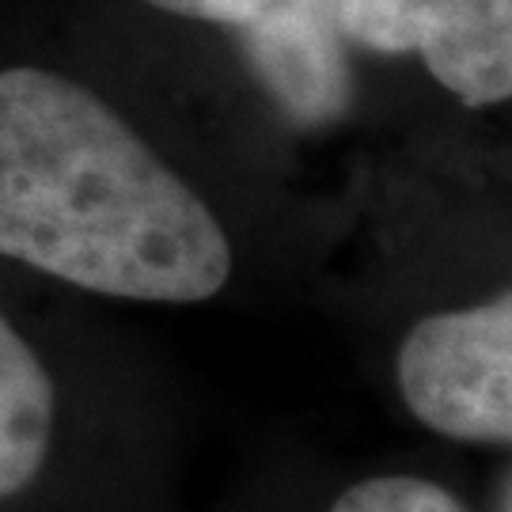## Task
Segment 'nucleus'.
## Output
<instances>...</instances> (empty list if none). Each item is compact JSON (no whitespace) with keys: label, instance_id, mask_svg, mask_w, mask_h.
Listing matches in <instances>:
<instances>
[{"label":"nucleus","instance_id":"nucleus-4","mask_svg":"<svg viewBox=\"0 0 512 512\" xmlns=\"http://www.w3.org/2000/svg\"><path fill=\"white\" fill-rule=\"evenodd\" d=\"M346 46L418 57L463 107L512 95V0H334Z\"/></svg>","mask_w":512,"mask_h":512},{"label":"nucleus","instance_id":"nucleus-5","mask_svg":"<svg viewBox=\"0 0 512 512\" xmlns=\"http://www.w3.org/2000/svg\"><path fill=\"white\" fill-rule=\"evenodd\" d=\"M54 384L38 353L0 315V497L27 490L46 463Z\"/></svg>","mask_w":512,"mask_h":512},{"label":"nucleus","instance_id":"nucleus-6","mask_svg":"<svg viewBox=\"0 0 512 512\" xmlns=\"http://www.w3.org/2000/svg\"><path fill=\"white\" fill-rule=\"evenodd\" d=\"M330 512H467V505L429 478L384 475L349 486Z\"/></svg>","mask_w":512,"mask_h":512},{"label":"nucleus","instance_id":"nucleus-3","mask_svg":"<svg viewBox=\"0 0 512 512\" xmlns=\"http://www.w3.org/2000/svg\"><path fill=\"white\" fill-rule=\"evenodd\" d=\"M167 16L228 27L277 110L304 129L349 110L346 38L334 0H145Z\"/></svg>","mask_w":512,"mask_h":512},{"label":"nucleus","instance_id":"nucleus-1","mask_svg":"<svg viewBox=\"0 0 512 512\" xmlns=\"http://www.w3.org/2000/svg\"><path fill=\"white\" fill-rule=\"evenodd\" d=\"M0 255L88 293L198 304L232 277L213 209L69 76L0 73Z\"/></svg>","mask_w":512,"mask_h":512},{"label":"nucleus","instance_id":"nucleus-2","mask_svg":"<svg viewBox=\"0 0 512 512\" xmlns=\"http://www.w3.org/2000/svg\"><path fill=\"white\" fill-rule=\"evenodd\" d=\"M399 391L433 433L478 444L512 437V296L440 311L410 327L399 349Z\"/></svg>","mask_w":512,"mask_h":512}]
</instances>
